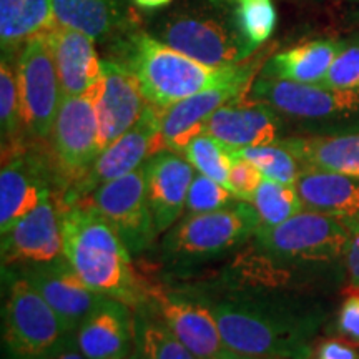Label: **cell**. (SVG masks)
I'll use <instances>...</instances> for the list:
<instances>
[{"label": "cell", "instance_id": "obj_7", "mask_svg": "<svg viewBox=\"0 0 359 359\" xmlns=\"http://www.w3.org/2000/svg\"><path fill=\"white\" fill-rule=\"evenodd\" d=\"M4 281L7 283L2 311L4 359H39L74 334L24 276L4 268Z\"/></svg>", "mask_w": 359, "mask_h": 359}, {"label": "cell", "instance_id": "obj_10", "mask_svg": "<svg viewBox=\"0 0 359 359\" xmlns=\"http://www.w3.org/2000/svg\"><path fill=\"white\" fill-rule=\"evenodd\" d=\"M161 114L158 107L148 105L142 118L128 132L103 148L88 172L58 198L62 208L87 198L95 188L135 172L151 156L165 151L161 140Z\"/></svg>", "mask_w": 359, "mask_h": 359}, {"label": "cell", "instance_id": "obj_31", "mask_svg": "<svg viewBox=\"0 0 359 359\" xmlns=\"http://www.w3.org/2000/svg\"><path fill=\"white\" fill-rule=\"evenodd\" d=\"M251 205L259 215L262 226H276L304 210L294 185L268 178L258 187Z\"/></svg>", "mask_w": 359, "mask_h": 359}, {"label": "cell", "instance_id": "obj_33", "mask_svg": "<svg viewBox=\"0 0 359 359\" xmlns=\"http://www.w3.org/2000/svg\"><path fill=\"white\" fill-rule=\"evenodd\" d=\"M236 20L253 50L271 37L276 27V11L271 0H235Z\"/></svg>", "mask_w": 359, "mask_h": 359}, {"label": "cell", "instance_id": "obj_16", "mask_svg": "<svg viewBox=\"0 0 359 359\" xmlns=\"http://www.w3.org/2000/svg\"><path fill=\"white\" fill-rule=\"evenodd\" d=\"M13 271L24 276L43 296L70 333H75L105 298L85 285L65 255L53 262L29 264Z\"/></svg>", "mask_w": 359, "mask_h": 359}, {"label": "cell", "instance_id": "obj_5", "mask_svg": "<svg viewBox=\"0 0 359 359\" xmlns=\"http://www.w3.org/2000/svg\"><path fill=\"white\" fill-rule=\"evenodd\" d=\"M246 97L268 103L283 118L293 120L313 135L359 132V92L259 75Z\"/></svg>", "mask_w": 359, "mask_h": 359}, {"label": "cell", "instance_id": "obj_26", "mask_svg": "<svg viewBox=\"0 0 359 359\" xmlns=\"http://www.w3.org/2000/svg\"><path fill=\"white\" fill-rule=\"evenodd\" d=\"M57 24L80 30L93 40L118 39L127 34L128 0H52Z\"/></svg>", "mask_w": 359, "mask_h": 359}, {"label": "cell", "instance_id": "obj_27", "mask_svg": "<svg viewBox=\"0 0 359 359\" xmlns=\"http://www.w3.org/2000/svg\"><path fill=\"white\" fill-rule=\"evenodd\" d=\"M57 27L52 0H0L2 53L19 55L25 43Z\"/></svg>", "mask_w": 359, "mask_h": 359}, {"label": "cell", "instance_id": "obj_2", "mask_svg": "<svg viewBox=\"0 0 359 359\" xmlns=\"http://www.w3.org/2000/svg\"><path fill=\"white\" fill-rule=\"evenodd\" d=\"M110 60L125 67L147 102L161 110L203 90L255 77L258 69L257 62L222 69L203 65L147 32H128L115 39V57Z\"/></svg>", "mask_w": 359, "mask_h": 359}, {"label": "cell", "instance_id": "obj_13", "mask_svg": "<svg viewBox=\"0 0 359 359\" xmlns=\"http://www.w3.org/2000/svg\"><path fill=\"white\" fill-rule=\"evenodd\" d=\"M57 170L50 151L35 150L34 142L2 155L0 172V233L30 213L48 191H57Z\"/></svg>", "mask_w": 359, "mask_h": 359}, {"label": "cell", "instance_id": "obj_15", "mask_svg": "<svg viewBox=\"0 0 359 359\" xmlns=\"http://www.w3.org/2000/svg\"><path fill=\"white\" fill-rule=\"evenodd\" d=\"M60 257H64L62 208L57 191H48L32 212L2 235V268L48 263Z\"/></svg>", "mask_w": 359, "mask_h": 359}, {"label": "cell", "instance_id": "obj_12", "mask_svg": "<svg viewBox=\"0 0 359 359\" xmlns=\"http://www.w3.org/2000/svg\"><path fill=\"white\" fill-rule=\"evenodd\" d=\"M82 201L111 224L132 255L150 248L158 235L147 198L143 165L125 177L103 183Z\"/></svg>", "mask_w": 359, "mask_h": 359}, {"label": "cell", "instance_id": "obj_36", "mask_svg": "<svg viewBox=\"0 0 359 359\" xmlns=\"http://www.w3.org/2000/svg\"><path fill=\"white\" fill-rule=\"evenodd\" d=\"M263 180L264 177L255 165H251L250 161L235 158L230 168V177H228V190L233 193L236 200L251 203Z\"/></svg>", "mask_w": 359, "mask_h": 359}, {"label": "cell", "instance_id": "obj_21", "mask_svg": "<svg viewBox=\"0 0 359 359\" xmlns=\"http://www.w3.org/2000/svg\"><path fill=\"white\" fill-rule=\"evenodd\" d=\"M75 339L87 359H128L135 343V309L105 296L75 331Z\"/></svg>", "mask_w": 359, "mask_h": 359}, {"label": "cell", "instance_id": "obj_17", "mask_svg": "<svg viewBox=\"0 0 359 359\" xmlns=\"http://www.w3.org/2000/svg\"><path fill=\"white\" fill-rule=\"evenodd\" d=\"M100 128L102 150L128 132L150 103L130 72L115 60H103L102 79L90 88Z\"/></svg>", "mask_w": 359, "mask_h": 359}, {"label": "cell", "instance_id": "obj_42", "mask_svg": "<svg viewBox=\"0 0 359 359\" xmlns=\"http://www.w3.org/2000/svg\"><path fill=\"white\" fill-rule=\"evenodd\" d=\"M226 359H273V358H257V356H245V354L231 353Z\"/></svg>", "mask_w": 359, "mask_h": 359}, {"label": "cell", "instance_id": "obj_41", "mask_svg": "<svg viewBox=\"0 0 359 359\" xmlns=\"http://www.w3.org/2000/svg\"><path fill=\"white\" fill-rule=\"evenodd\" d=\"M133 2L143 8H158L167 6L172 0H133Z\"/></svg>", "mask_w": 359, "mask_h": 359}, {"label": "cell", "instance_id": "obj_4", "mask_svg": "<svg viewBox=\"0 0 359 359\" xmlns=\"http://www.w3.org/2000/svg\"><path fill=\"white\" fill-rule=\"evenodd\" d=\"M156 39L208 67L240 65L255 50L236 20L235 0H212L206 7L175 12L156 29Z\"/></svg>", "mask_w": 359, "mask_h": 359}, {"label": "cell", "instance_id": "obj_37", "mask_svg": "<svg viewBox=\"0 0 359 359\" xmlns=\"http://www.w3.org/2000/svg\"><path fill=\"white\" fill-rule=\"evenodd\" d=\"M334 327L341 338L359 344V291L346 293L336 316Z\"/></svg>", "mask_w": 359, "mask_h": 359}, {"label": "cell", "instance_id": "obj_23", "mask_svg": "<svg viewBox=\"0 0 359 359\" xmlns=\"http://www.w3.org/2000/svg\"><path fill=\"white\" fill-rule=\"evenodd\" d=\"M294 187L304 210L338 218L353 233L359 230L358 178L316 168H303Z\"/></svg>", "mask_w": 359, "mask_h": 359}, {"label": "cell", "instance_id": "obj_32", "mask_svg": "<svg viewBox=\"0 0 359 359\" xmlns=\"http://www.w3.org/2000/svg\"><path fill=\"white\" fill-rule=\"evenodd\" d=\"M183 155L196 172L213 178L215 182L228 188V177H230V168L235 158L224 143L217 140L210 133H200L188 143Z\"/></svg>", "mask_w": 359, "mask_h": 359}, {"label": "cell", "instance_id": "obj_28", "mask_svg": "<svg viewBox=\"0 0 359 359\" xmlns=\"http://www.w3.org/2000/svg\"><path fill=\"white\" fill-rule=\"evenodd\" d=\"M135 309L132 359H196L147 303Z\"/></svg>", "mask_w": 359, "mask_h": 359}, {"label": "cell", "instance_id": "obj_25", "mask_svg": "<svg viewBox=\"0 0 359 359\" xmlns=\"http://www.w3.org/2000/svg\"><path fill=\"white\" fill-rule=\"evenodd\" d=\"M303 168L341 173L359 180V132L286 137L278 140Z\"/></svg>", "mask_w": 359, "mask_h": 359}, {"label": "cell", "instance_id": "obj_22", "mask_svg": "<svg viewBox=\"0 0 359 359\" xmlns=\"http://www.w3.org/2000/svg\"><path fill=\"white\" fill-rule=\"evenodd\" d=\"M64 97L83 95L102 79L103 60L95 40L80 30L60 27L47 34Z\"/></svg>", "mask_w": 359, "mask_h": 359}, {"label": "cell", "instance_id": "obj_8", "mask_svg": "<svg viewBox=\"0 0 359 359\" xmlns=\"http://www.w3.org/2000/svg\"><path fill=\"white\" fill-rule=\"evenodd\" d=\"M353 231L330 215L303 210L276 226H259L255 243L276 263L331 264L344 258Z\"/></svg>", "mask_w": 359, "mask_h": 359}, {"label": "cell", "instance_id": "obj_30", "mask_svg": "<svg viewBox=\"0 0 359 359\" xmlns=\"http://www.w3.org/2000/svg\"><path fill=\"white\" fill-rule=\"evenodd\" d=\"M231 154L235 158L255 165L264 178L276 180V182L288 183V185H294L303 170L299 160L280 142L269 143V145L238 148V150H231Z\"/></svg>", "mask_w": 359, "mask_h": 359}, {"label": "cell", "instance_id": "obj_1", "mask_svg": "<svg viewBox=\"0 0 359 359\" xmlns=\"http://www.w3.org/2000/svg\"><path fill=\"white\" fill-rule=\"evenodd\" d=\"M275 288L257 291L255 286L230 285L215 294L193 293L210 308L230 351L257 358L311 359L326 309L306 296Z\"/></svg>", "mask_w": 359, "mask_h": 359}, {"label": "cell", "instance_id": "obj_24", "mask_svg": "<svg viewBox=\"0 0 359 359\" xmlns=\"http://www.w3.org/2000/svg\"><path fill=\"white\" fill-rule=\"evenodd\" d=\"M346 39H318L275 53L262 67V77L321 85Z\"/></svg>", "mask_w": 359, "mask_h": 359}, {"label": "cell", "instance_id": "obj_29", "mask_svg": "<svg viewBox=\"0 0 359 359\" xmlns=\"http://www.w3.org/2000/svg\"><path fill=\"white\" fill-rule=\"evenodd\" d=\"M17 55L2 53L0 62V128H2V155L25 145L27 133L22 116V103L15 70Z\"/></svg>", "mask_w": 359, "mask_h": 359}, {"label": "cell", "instance_id": "obj_19", "mask_svg": "<svg viewBox=\"0 0 359 359\" xmlns=\"http://www.w3.org/2000/svg\"><path fill=\"white\" fill-rule=\"evenodd\" d=\"M253 77L233 80L230 83L203 90L183 98L161 114V140L165 150L183 154L193 138L205 133L206 122L224 103L243 97L248 92Z\"/></svg>", "mask_w": 359, "mask_h": 359}, {"label": "cell", "instance_id": "obj_3", "mask_svg": "<svg viewBox=\"0 0 359 359\" xmlns=\"http://www.w3.org/2000/svg\"><path fill=\"white\" fill-rule=\"evenodd\" d=\"M64 255L85 285L132 308L147 302V286L133 266L132 253L95 208L79 203L62 208Z\"/></svg>", "mask_w": 359, "mask_h": 359}, {"label": "cell", "instance_id": "obj_34", "mask_svg": "<svg viewBox=\"0 0 359 359\" xmlns=\"http://www.w3.org/2000/svg\"><path fill=\"white\" fill-rule=\"evenodd\" d=\"M233 200L236 198L226 187L206 175L196 173L188 190L185 210L188 215L217 212L235 203Z\"/></svg>", "mask_w": 359, "mask_h": 359}, {"label": "cell", "instance_id": "obj_43", "mask_svg": "<svg viewBox=\"0 0 359 359\" xmlns=\"http://www.w3.org/2000/svg\"><path fill=\"white\" fill-rule=\"evenodd\" d=\"M128 359H132V358H128Z\"/></svg>", "mask_w": 359, "mask_h": 359}, {"label": "cell", "instance_id": "obj_40", "mask_svg": "<svg viewBox=\"0 0 359 359\" xmlns=\"http://www.w3.org/2000/svg\"><path fill=\"white\" fill-rule=\"evenodd\" d=\"M39 359H87L83 356V353L80 351L77 339H75V333L67 336L55 349H52L50 353H47L45 356Z\"/></svg>", "mask_w": 359, "mask_h": 359}, {"label": "cell", "instance_id": "obj_9", "mask_svg": "<svg viewBox=\"0 0 359 359\" xmlns=\"http://www.w3.org/2000/svg\"><path fill=\"white\" fill-rule=\"evenodd\" d=\"M100 151V128L90 90L83 95L64 97L50 135V154L62 195L88 172Z\"/></svg>", "mask_w": 359, "mask_h": 359}, {"label": "cell", "instance_id": "obj_6", "mask_svg": "<svg viewBox=\"0 0 359 359\" xmlns=\"http://www.w3.org/2000/svg\"><path fill=\"white\" fill-rule=\"evenodd\" d=\"M259 226L255 206L240 200L217 212L187 215L165 236L163 257L175 264L208 262L240 248Z\"/></svg>", "mask_w": 359, "mask_h": 359}, {"label": "cell", "instance_id": "obj_38", "mask_svg": "<svg viewBox=\"0 0 359 359\" xmlns=\"http://www.w3.org/2000/svg\"><path fill=\"white\" fill-rule=\"evenodd\" d=\"M311 359H359V344L344 338H327L314 344Z\"/></svg>", "mask_w": 359, "mask_h": 359}, {"label": "cell", "instance_id": "obj_14", "mask_svg": "<svg viewBox=\"0 0 359 359\" xmlns=\"http://www.w3.org/2000/svg\"><path fill=\"white\" fill-rule=\"evenodd\" d=\"M145 303L196 359H226L233 353L223 343L210 308L193 291L148 285Z\"/></svg>", "mask_w": 359, "mask_h": 359}, {"label": "cell", "instance_id": "obj_20", "mask_svg": "<svg viewBox=\"0 0 359 359\" xmlns=\"http://www.w3.org/2000/svg\"><path fill=\"white\" fill-rule=\"evenodd\" d=\"M147 198L154 215L156 231L170 230L182 217L187 196L195 177V168L187 158L165 150L145 163Z\"/></svg>", "mask_w": 359, "mask_h": 359}, {"label": "cell", "instance_id": "obj_11", "mask_svg": "<svg viewBox=\"0 0 359 359\" xmlns=\"http://www.w3.org/2000/svg\"><path fill=\"white\" fill-rule=\"evenodd\" d=\"M15 70L27 138L32 142L50 140L64 92L47 35L22 47L15 58Z\"/></svg>", "mask_w": 359, "mask_h": 359}, {"label": "cell", "instance_id": "obj_39", "mask_svg": "<svg viewBox=\"0 0 359 359\" xmlns=\"http://www.w3.org/2000/svg\"><path fill=\"white\" fill-rule=\"evenodd\" d=\"M343 262L344 269H346V290H344V293L359 291V230L353 233Z\"/></svg>", "mask_w": 359, "mask_h": 359}, {"label": "cell", "instance_id": "obj_18", "mask_svg": "<svg viewBox=\"0 0 359 359\" xmlns=\"http://www.w3.org/2000/svg\"><path fill=\"white\" fill-rule=\"evenodd\" d=\"M283 123V116L268 103L238 97L210 116L205 133H210L230 150H238L281 140Z\"/></svg>", "mask_w": 359, "mask_h": 359}, {"label": "cell", "instance_id": "obj_35", "mask_svg": "<svg viewBox=\"0 0 359 359\" xmlns=\"http://www.w3.org/2000/svg\"><path fill=\"white\" fill-rule=\"evenodd\" d=\"M321 85H326L330 88L359 92V35L346 39L344 47L336 55L333 65Z\"/></svg>", "mask_w": 359, "mask_h": 359}]
</instances>
